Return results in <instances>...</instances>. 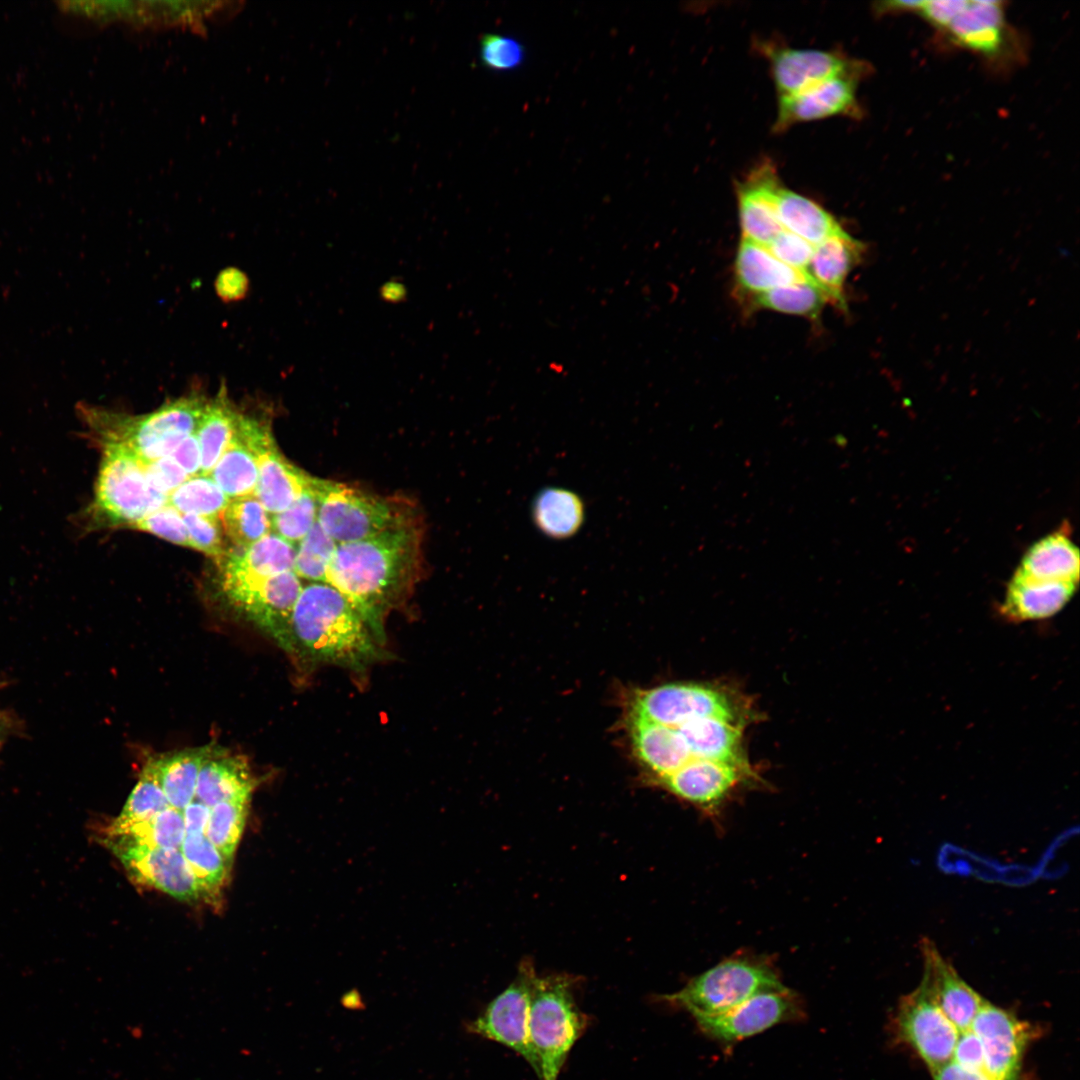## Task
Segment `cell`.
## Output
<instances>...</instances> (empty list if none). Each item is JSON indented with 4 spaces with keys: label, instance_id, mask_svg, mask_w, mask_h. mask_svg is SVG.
I'll return each instance as SVG.
<instances>
[{
    "label": "cell",
    "instance_id": "1",
    "mask_svg": "<svg viewBox=\"0 0 1080 1080\" xmlns=\"http://www.w3.org/2000/svg\"><path fill=\"white\" fill-rule=\"evenodd\" d=\"M417 521L360 541L338 544L326 583L357 610L385 645V620L413 591L422 568Z\"/></svg>",
    "mask_w": 1080,
    "mask_h": 1080
},
{
    "label": "cell",
    "instance_id": "2",
    "mask_svg": "<svg viewBox=\"0 0 1080 1080\" xmlns=\"http://www.w3.org/2000/svg\"><path fill=\"white\" fill-rule=\"evenodd\" d=\"M281 648L308 669L333 665L358 674L387 656L351 603L322 582L303 586Z\"/></svg>",
    "mask_w": 1080,
    "mask_h": 1080
},
{
    "label": "cell",
    "instance_id": "3",
    "mask_svg": "<svg viewBox=\"0 0 1080 1080\" xmlns=\"http://www.w3.org/2000/svg\"><path fill=\"white\" fill-rule=\"evenodd\" d=\"M200 383L145 414H128L80 401L75 410L95 446H120L143 463L170 456L198 425L208 398Z\"/></svg>",
    "mask_w": 1080,
    "mask_h": 1080
},
{
    "label": "cell",
    "instance_id": "4",
    "mask_svg": "<svg viewBox=\"0 0 1080 1080\" xmlns=\"http://www.w3.org/2000/svg\"><path fill=\"white\" fill-rule=\"evenodd\" d=\"M101 461L91 503L78 518L86 531L130 526L168 504V497L150 484L144 463L126 449L96 445Z\"/></svg>",
    "mask_w": 1080,
    "mask_h": 1080
},
{
    "label": "cell",
    "instance_id": "5",
    "mask_svg": "<svg viewBox=\"0 0 1080 1080\" xmlns=\"http://www.w3.org/2000/svg\"><path fill=\"white\" fill-rule=\"evenodd\" d=\"M576 979L537 975L530 1003V1038L540 1064L539 1080H558L567 1057L586 1031L589 1017L574 996Z\"/></svg>",
    "mask_w": 1080,
    "mask_h": 1080
},
{
    "label": "cell",
    "instance_id": "6",
    "mask_svg": "<svg viewBox=\"0 0 1080 1080\" xmlns=\"http://www.w3.org/2000/svg\"><path fill=\"white\" fill-rule=\"evenodd\" d=\"M317 523L337 544L371 538L417 521L412 506L399 498L381 497L347 484L315 478Z\"/></svg>",
    "mask_w": 1080,
    "mask_h": 1080
},
{
    "label": "cell",
    "instance_id": "7",
    "mask_svg": "<svg viewBox=\"0 0 1080 1080\" xmlns=\"http://www.w3.org/2000/svg\"><path fill=\"white\" fill-rule=\"evenodd\" d=\"M775 969L767 962L749 957L723 960L662 1001L695 1016L722 1014L750 997L783 987Z\"/></svg>",
    "mask_w": 1080,
    "mask_h": 1080
},
{
    "label": "cell",
    "instance_id": "8",
    "mask_svg": "<svg viewBox=\"0 0 1080 1080\" xmlns=\"http://www.w3.org/2000/svg\"><path fill=\"white\" fill-rule=\"evenodd\" d=\"M625 715L678 727L710 717L737 723L739 712L735 702L717 688L677 683L632 692L626 702Z\"/></svg>",
    "mask_w": 1080,
    "mask_h": 1080
},
{
    "label": "cell",
    "instance_id": "9",
    "mask_svg": "<svg viewBox=\"0 0 1080 1080\" xmlns=\"http://www.w3.org/2000/svg\"><path fill=\"white\" fill-rule=\"evenodd\" d=\"M222 589L228 600L281 647L303 585L291 570L270 577L222 572Z\"/></svg>",
    "mask_w": 1080,
    "mask_h": 1080
},
{
    "label": "cell",
    "instance_id": "10",
    "mask_svg": "<svg viewBox=\"0 0 1080 1080\" xmlns=\"http://www.w3.org/2000/svg\"><path fill=\"white\" fill-rule=\"evenodd\" d=\"M893 1027L897 1040L908 1046L933 1072L952 1060L960 1031L944 1014L928 984L904 995Z\"/></svg>",
    "mask_w": 1080,
    "mask_h": 1080
},
{
    "label": "cell",
    "instance_id": "11",
    "mask_svg": "<svg viewBox=\"0 0 1080 1080\" xmlns=\"http://www.w3.org/2000/svg\"><path fill=\"white\" fill-rule=\"evenodd\" d=\"M536 976L533 964L523 961L512 983L468 1025V1030L514 1051L540 1079V1064L529 1031L531 994Z\"/></svg>",
    "mask_w": 1080,
    "mask_h": 1080
},
{
    "label": "cell",
    "instance_id": "12",
    "mask_svg": "<svg viewBox=\"0 0 1080 1080\" xmlns=\"http://www.w3.org/2000/svg\"><path fill=\"white\" fill-rule=\"evenodd\" d=\"M804 1017L800 997L783 986L758 993L722 1014L693 1018L705 1036L732 1047L778 1024L800 1021Z\"/></svg>",
    "mask_w": 1080,
    "mask_h": 1080
},
{
    "label": "cell",
    "instance_id": "13",
    "mask_svg": "<svg viewBox=\"0 0 1080 1080\" xmlns=\"http://www.w3.org/2000/svg\"><path fill=\"white\" fill-rule=\"evenodd\" d=\"M102 840L136 883L180 901L197 902L203 899L180 849L124 844L105 838Z\"/></svg>",
    "mask_w": 1080,
    "mask_h": 1080
},
{
    "label": "cell",
    "instance_id": "14",
    "mask_svg": "<svg viewBox=\"0 0 1080 1080\" xmlns=\"http://www.w3.org/2000/svg\"><path fill=\"white\" fill-rule=\"evenodd\" d=\"M970 1029L982 1044L988 1077L1019 1080L1024 1052L1036 1033L1032 1025L985 1000Z\"/></svg>",
    "mask_w": 1080,
    "mask_h": 1080
},
{
    "label": "cell",
    "instance_id": "15",
    "mask_svg": "<svg viewBox=\"0 0 1080 1080\" xmlns=\"http://www.w3.org/2000/svg\"><path fill=\"white\" fill-rule=\"evenodd\" d=\"M863 66L828 78L793 96L779 98L774 129L835 115H857V82Z\"/></svg>",
    "mask_w": 1080,
    "mask_h": 1080
},
{
    "label": "cell",
    "instance_id": "16",
    "mask_svg": "<svg viewBox=\"0 0 1080 1080\" xmlns=\"http://www.w3.org/2000/svg\"><path fill=\"white\" fill-rule=\"evenodd\" d=\"M748 767L693 759L656 784L706 811L717 809L747 776Z\"/></svg>",
    "mask_w": 1080,
    "mask_h": 1080
},
{
    "label": "cell",
    "instance_id": "17",
    "mask_svg": "<svg viewBox=\"0 0 1080 1080\" xmlns=\"http://www.w3.org/2000/svg\"><path fill=\"white\" fill-rule=\"evenodd\" d=\"M779 98L793 96L828 78L860 68L862 63L832 51L782 47L769 53Z\"/></svg>",
    "mask_w": 1080,
    "mask_h": 1080
},
{
    "label": "cell",
    "instance_id": "18",
    "mask_svg": "<svg viewBox=\"0 0 1080 1080\" xmlns=\"http://www.w3.org/2000/svg\"><path fill=\"white\" fill-rule=\"evenodd\" d=\"M781 185L775 167L764 162L737 185L742 238L767 247L783 230L775 209Z\"/></svg>",
    "mask_w": 1080,
    "mask_h": 1080
},
{
    "label": "cell",
    "instance_id": "19",
    "mask_svg": "<svg viewBox=\"0 0 1080 1080\" xmlns=\"http://www.w3.org/2000/svg\"><path fill=\"white\" fill-rule=\"evenodd\" d=\"M920 946L924 959L923 979L936 1002L960 1032L970 1029L985 999L958 975L932 941L924 938Z\"/></svg>",
    "mask_w": 1080,
    "mask_h": 1080
},
{
    "label": "cell",
    "instance_id": "20",
    "mask_svg": "<svg viewBox=\"0 0 1080 1080\" xmlns=\"http://www.w3.org/2000/svg\"><path fill=\"white\" fill-rule=\"evenodd\" d=\"M625 725L635 758L655 784L692 760L675 728L627 715Z\"/></svg>",
    "mask_w": 1080,
    "mask_h": 1080
},
{
    "label": "cell",
    "instance_id": "21",
    "mask_svg": "<svg viewBox=\"0 0 1080 1080\" xmlns=\"http://www.w3.org/2000/svg\"><path fill=\"white\" fill-rule=\"evenodd\" d=\"M941 31L962 48L984 56H998L1007 40L1002 2L963 0L958 12Z\"/></svg>",
    "mask_w": 1080,
    "mask_h": 1080
},
{
    "label": "cell",
    "instance_id": "22",
    "mask_svg": "<svg viewBox=\"0 0 1080 1080\" xmlns=\"http://www.w3.org/2000/svg\"><path fill=\"white\" fill-rule=\"evenodd\" d=\"M863 251V243L841 228L814 246L805 274L830 301L840 308L845 307L844 284L848 274L860 262Z\"/></svg>",
    "mask_w": 1080,
    "mask_h": 1080
},
{
    "label": "cell",
    "instance_id": "23",
    "mask_svg": "<svg viewBox=\"0 0 1080 1080\" xmlns=\"http://www.w3.org/2000/svg\"><path fill=\"white\" fill-rule=\"evenodd\" d=\"M1077 584L1033 580L1014 573L999 607L1000 616L1010 622L1051 617L1071 599Z\"/></svg>",
    "mask_w": 1080,
    "mask_h": 1080
},
{
    "label": "cell",
    "instance_id": "24",
    "mask_svg": "<svg viewBox=\"0 0 1080 1080\" xmlns=\"http://www.w3.org/2000/svg\"><path fill=\"white\" fill-rule=\"evenodd\" d=\"M257 459L254 495L270 515L288 508L312 483L313 476L289 462L275 440L257 454Z\"/></svg>",
    "mask_w": 1080,
    "mask_h": 1080
},
{
    "label": "cell",
    "instance_id": "25",
    "mask_svg": "<svg viewBox=\"0 0 1080 1080\" xmlns=\"http://www.w3.org/2000/svg\"><path fill=\"white\" fill-rule=\"evenodd\" d=\"M255 786L245 759L213 750L200 768L194 799L209 808L226 801L250 800Z\"/></svg>",
    "mask_w": 1080,
    "mask_h": 1080
},
{
    "label": "cell",
    "instance_id": "26",
    "mask_svg": "<svg viewBox=\"0 0 1080 1080\" xmlns=\"http://www.w3.org/2000/svg\"><path fill=\"white\" fill-rule=\"evenodd\" d=\"M1079 561V550L1064 523L1028 549L1015 574L1039 581L1078 583Z\"/></svg>",
    "mask_w": 1080,
    "mask_h": 1080
},
{
    "label": "cell",
    "instance_id": "27",
    "mask_svg": "<svg viewBox=\"0 0 1080 1080\" xmlns=\"http://www.w3.org/2000/svg\"><path fill=\"white\" fill-rule=\"evenodd\" d=\"M242 412L230 398L224 381L214 396H208L195 430L201 452L200 475L209 476L231 442Z\"/></svg>",
    "mask_w": 1080,
    "mask_h": 1080
},
{
    "label": "cell",
    "instance_id": "28",
    "mask_svg": "<svg viewBox=\"0 0 1080 1080\" xmlns=\"http://www.w3.org/2000/svg\"><path fill=\"white\" fill-rule=\"evenodd\" d=\"M675 728L691 759L713 760L748 767L741 748V727L732 721L710 717Z\"/></svg>",
    "mask_w": 1080,
    "mask_h": 1080
},
{
    "label": "cell",
    "instance_id": "29",
    "mask_svg": "<svg viewBox=\"0 0 1080 1080\" xmlns=\"http://www.w3.org/2000/svg\"><path fill=\"white\" fill-rule=\"evenodd\" d=\"M735 276L738 287L752 296L809 279L779 261L767 247L743 238L736 254Z\"/></svg>",
    "mask_w": 1080,
    "mask_h": 1080
},
{
    "label": "cell",
    "instance_id": "30",
    "mask_svg": "<svg viewBox=\"0 0 1080 1080\" xmlns=\"http://www.w3.org/2000/svg\"><path fill=\"white\" fill-rule=\"evenodd\" d=\"M213 750L212 746L186 749L153 758L146 764L171 807L182 811L194 800L200 768Z\"/></svg>",
    "mask_w": 1080,
    "mask_h": 1080
},
{
    "label": "cell",
    "instance_id": "31",
    "mask_svg": "<svg viewBox=\"0 0 1080 1080\" xmlns=\"http://www.w3.org/2000/svg\"><path fill=\"white\" fill-rule=\"evenodd\" d=\"M775 209L784 230L813 246L842 228L835 218L816 202L782 184L775 194Z\"/></svg>",
    "mask_w": 1080,
    "mask_h": 1080
},
{
    "label": "cell",
    "instance_id": "32",
    "mask_svg": "<svg viewBox=\"0 0 1080 1080\" xmlns=\"http://www.w3.org/2000/svg\"><path fill=\"white\" fill-rule=\"evenodd\" d=\"M532 518L536 528L545 536L556 540L568 539L584 523V502L569 489L548 487L535 497Z\"/></svg>",
    "mask_w": 1080,
    "mask_h": 1080
},
{
    "label": "cell",
    "instance_id": "33",
    "mask_svg": "<svg viewBox=\"0 0 1080 1080\" xmlns=\"http://www.w3.org/2000/svg\"><path fill=\"white\" fill-rule=\"evenodd\" d=\"M228 553L222 572L253 577L275 576L294 568L296 546L270 532L257 542Z\"/></svg>",
    "mask_w": 1080,
    "mask_h": 1080
},
{
    "label": "cell",
    "instance_id": "34",
    "mask_svg": "<svg viewBox=\"0 0 1080 1080\" xmlns=\"http://www.w3.org/2000/svg\"><path fill=\"white\" fill-rule=\"evenodd\" d=\"M209 476L230 500L254 494L258 480V459L236 431Z\"/></svg>",
    "mask_w": 1080,
    "mask_h": 1080
},
{
    "label": "cell",
    "instance_id": "35",
    "mask_svg": "<svg viewBox=\"0 0 1080 1080\" xmlns=\"http://www.w3.org/2000/svg\"><path fill=\"white\" fill-rule=\"evenodd\" d=\"M184 837L182 811L169 807L147 820L119 829H107L103 838L124 844L180 849Z\"/></svg>",
    "mask_w": 1080,
    "mask_h": 1080
},
{
    "label": "cell",
    "instance_id": "36",
    "mask_svg": "<svg viewBox=\"0 0 1080 1080\" xmlns=\"http://www.w3.org/2000/svg\"><path fill=\"white\" fill-rule=\"evenodd\" d=\"M180 850L197 881L202 898L216 899L228 879L231 865L205 834L185 835Z\"/></svg>",
    "mask_w": 1080,
    "mask_h": 1080
},
{
    "label": "cell",
    "instance_id": "37",
    "mask_svg": "<svg viewBox=\"0 0 1080 1080\" xmlns=\"http://www.w3.org/2000/svg\"><path fill=\"white\" fill-rule=\"evenodd\" d=\"M224 532L238 547H247L270 532L271 517L254 494L231 499L220 516Z\"/></svg>",
    "mask_w": 1080,
    "mask_h": 1080
},
{
    "label": "cell",
    "instance_id": "38",
    "mask_svg": "<svg viewBox=\"0 0 1080 1080\" xmlns=\"http://www.w3.org/2000/svg\"><path fill=\"white\" fill-rule=\"evenodd\" d=\"M828 301V295L808 279L755 295L753 305L785 314L816 318Z\"/></svg>",
    "mask_w": 1080,
    "mask_h": 1080
},
{
    "label": "cell",
    "instance_id": "39",
    "mask_svg": "<svg viewBox=\"0 0 1080 1080\" xmlns=\"http://www.w3.org/2000/svg\"><path fill=\"white\" fill-rule=\"evenodd\" d=\"M249 801L221 802L210 809L204 834L230 865L245 828Z\"/></svg>",
    "mask_w": 1080,
    "mask_h": 1080
},
{
    "label": "cell",
    "instance_id": "40",
    "mask_svg": "<svg viewBox=\"0 0 1080 1080\" xmlns=\"http://www.w3.org/2000/svg\"><path fill=\"white\" fill-rule=\"evenodd\" d=\"M230 499L210 476L188 477L168 498L181 514L220 517Z\"/></svg>",
    "mask_w": 1080,
    "mask_h": 1080
},
{
    "label": "cell",
    "instance_id": "41",
    "mask_svg": "<svg viewBox=\"0 0 1080 1080\" xmlns=\"http://www.w3.org/2000/svg\"><path fill=\"white\" fill-rule=\"evenodd\" d=\"M171 807L151 769L145 765L120 814L107 829H119L147 820Z\"/></svg>",
    "mask_w": 1080,
    "mask_h": 1080
},
{
    "label": "cell",
    "instance_id": "42",
    "mask_svg": "<svg viewBox=\"0 0 1080 1080\" xmlns=\"http://www.w3.org/2000/svg\"><path fill=\"white\" fill-rule=\"evenodd\" d=\"M337 543L316 522L297 544L293 571L301 579L326 583Z\"/></svg>",
    "mask_w": 1080,
    "mask_h": 1080
},
{
    "label": "cell",
    "instance_id": "43",
    "mask_svg": "<svg viewBox=\"0 0 1080 1080\" xmlns=\"http://www.w3.org/2000/svg\"><path fill=\"white\" fill-rule=\"evenodd\" d=\"M313 477L311 485L285 510L271 517L275 534L294 546L308 534L317 522L318 504Z\"/></svg>",
    "mask_w": 1080,
    "mask_h": 1080
},
{
    "label": "cell",
    "instance_id": "44",
    "mask_svg": "<svg viewBox=\"0 0 1080 1080\" xmlns=\"http://www.w3.org/2000/svg\"><path fill=\"white\" fill-rule=\"evenodd\" d=\"M481 64L494 72L519 69L526 60V49L518 39L504 34L487 33L480 38Z\"/></svg>",
    "mask_w": 1080,
    "mask_h": 1080
},
{
    "label": "cell",
    "instance_id": "45",
    "mask_svg": "<svg viewBox=\"0 0 1080 1080\" xmlns=\"http://www.w3.org/2000/svg\"><path fill=\"white\" fill-rule=\"evenodd\" d=\"M191 548L200 551L221 566L227 557L220 517L182 514Z\"/></svg>",
    "mask_w": 1080,
    "mask_h": 1080
},
{
    "label": "cell",
    "instance_id": "46",
    "mask_svg": "<svg viewBox=\"0 0 1080 1080\" xmlns=\"http://www.w3.org/2000/svg\"><path fill=\"white\" fill-rule=\"evenodd\" d=\"M132 527L151 533L173 544L191 548L182 514L170 504H166L148 514Z\"/></svg>",
    "mask_w": 1080,
    "mask_h": 1080
},
{
    "label": "cell",
    "instance_id": "47",
    "mask_svg": "<svg viewBox=\"0 0 1080 1080\" xmlns=\"http://www.w3.org/2000/svg\"><path fill=\"white\" fill-rule=\"evenodd\" d=\"M767 248L779 261L803 273L814 251L812 244L786 230H783Z\"/></svg>",
    "mask_w": 1080,
    "mask_h": 1080
},
{
    "label": "cell",
    "instance_id": "48",
    "mask_svg": "<svg viewBox=\"0 0 1080 1080\" xmlns=\"http://www.w3.org/2000/svg\"><path fill=\"white\" fill-rule=\"evenodd\" d=\"M144 470L152 487L168 498L188 478L172 456L144 463Z\"/></svg>",
    "mask_w": 1080,
    "mask_h": 1080
},
{
    "label": "cell",
    "instance_id": "49",
    "mask_svg": "<svg viewBox=\"0 0 1080 1080\" xmlns=\"http://www.w3.org/2000/svg\"><path fill=\"white\" fill-rule=\"evenodd\" d=\"M952 1061L963 1068L984 1072V1052L982 1044L971 1029L960 1032L954 1048Z\"/></svg>",
    "mask_w": 1080,
    "mask_h": 1080
},
{
    "label": "cell",
    "instance_id": "50",
    "mask_svg": "<svg viewBox=\"0 0 1080 1080\" xmlns=\"http://www.w3.org/2000/svg\"><path fill=\"white\" fill-rule=\"evenodd\" d=\"M215 291L225 303L240 301L247 296L249 291L248 276L236 267H227L218 273Z\"/></svg>",
    "mask_w": 1080,
    "mask_h": 1080
},
{
    "label": "cell",
    "instance_id": "51",
    "mask_svg": "<svg viewBox=\"0 0 1080 1080\" xmlns=\"http://www.w3.org/2000/svg\"><path fill=\"white\" fill-rule=\"evenodd\" d=\"M188 477L199 475L201 452L195 432L187 436L170 455Z\"/></svg>",
    "mask_w": 1080,
    "mask_h": 1080
},
{
    "label": "cell",
    "instance_id": "52",
    "mask_svg": "<svg viewBox=\"0 0 1080 1080\" xmlns=\"http://www.w3.org/2000/svg\"><path fill=\"white\" fill-rule=\"evenodd\" d=\"M210 809L211 808L205 804L194 799L182 810L185 835H200L205 833Z\"/></svg>",
    "mask_w": 1080,
    "mask_h": 1080
},
{
    "label": "cell",
    "instance_id": "53",
    "mask_svg": "<svg viewBox=\"0 0 1080 1080\" xmlns=\"http://www.w3.org/2000/svg\"><path fill=\"white\" fill-rule=\"evenodd\" d=\"M931 1073L934 1080H991L985 1072L963 1068L952 1060Z\"/></svg>",
    "mask_w": 1080,
    "mask_h": 1080
},
{
    "label": "cell",
    "instance_id": "54",
    "mask_svg": "<svg viewBox=\"0 0 1080 1080\" xmlns=\"http://www.w3.org/2000/svg\"><path fill=\"white\" fill-rule=\"evenodd\" d=\"M3 684L4 683H2L0 681V688L3 686ZM7 729H8L7 719L0 712V742L2 741L3 737L6 735Z\"/></svg>",
    "mask_w": 1080,
    "mask_h": 1080
}]
</instances>
